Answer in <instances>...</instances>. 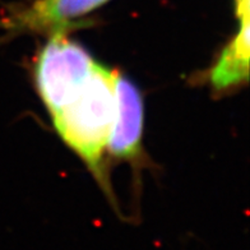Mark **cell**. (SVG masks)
I'll return each instance as SVG.
<instances>
[{
  "label": "cell",
  "mask_w": 250,
  "mask_h": 250,
  "mask_svg": "<svg viewBox=\"0 0 250 250\" xmlns=\"http://www.w3.org/2000/svg\"><path fill=\"white\" fill-rule=\"evenodd\" d=\"M115 107V74L97 62L76 95L51 115L60 137L93 171H99Z\"/></svg>",
  "instance_id": "cell-1"
},
{
  "label": "cell",
  "mask_w": 250,
  "mask_h": 250,
  "mask_svg": "<svg viewBox=\"0 0 250 250\" xmlns=\"http://www.w3.org/2000/svg\"><path fill=\"white\" fill-rule=\"evenodd\" d=\"M109 0H39L20 21L28 27H58L101 7Z\"/></svg>",
  "instance_id": "cell-5"
},
{
  "label": "cell",
  "mask_w": 250,
  "mask_h": 250,
  "mask_svg": "<svg viewBox=\"0 0 250 250\" xmlns=\"http://www.w3.org/2000/svg\"><path fill=\"white\" fill-rule=\"evenodd\" d=\"M240 21V31L221 54L211 73L212 84L217 89L234 86L249 77V18Z\"/></svg>",
  "instance_id": "cell-4"
},
{
  "label": "cell",
  "mask_w": 250,
  "mask_h": 250,
  "mask_svg": "<svg viewBox=\"0 0 250 250\" xmlns=\"http://www.w3.org/2000/svg\"><path fill=\"white\" fill-rule=\"evenodd\" d=\"M249 5V0H236V8H245Z\"/></svg>",
  "instance_id": "cell-6"
},
{
  "label": "cell",
  "mask_w": 250,
  "mask_h": 250,
  "mask_svg": "<svg viewBox=\"0 0 250 250\" xmlns=\"http://www.w3.org/2000/svg\"><path fill=\"white\" fill-rule=\"evenodd\" d=\"M97 62L86 50L56 33L46 43L36 65L37 87L50 114L62 109L91 76Z\"/></svg>",
  "instance_id": "cell-2"
},
{
  "label": "cell",
  "mask_w": 250,
  "mask_h": 250,
  "mask_svg": "<svg viewBox=\"0 0 250 250\" xmlns=\"http://www.w3.org/2000/svg\"><path fill=\"white\" fill-rule=\"evenodd\" d=\"M115 118L106 148L120 158L137 156L143 130V102L129 79L115 74Z\"/></svg>",
  "instance_id": "cell-3"
}]
</instances>
